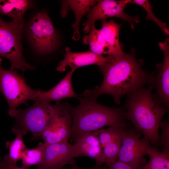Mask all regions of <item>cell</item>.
<instances>
[{
    "label": "cell",
    "instance_id": "cell-1",
    "mask_svg": "<svg viewBox=\"0 0 169 169\" xmlns=\"http://www.w3.org/2000/svg\"><path fill=\"white\" fill-rule=\"evenodd\" d=\"M104 78L100 86L93 89L96 97L108 94L112 96L115 102L119 104L121 98L143 87L146 84L154 85L155 74L143 69L142 64L136 59L135 49L128 54L111 59L100 67Z\"/></svg>",
    "mask_w": 169,
    "mask_h": 169
},
{
    "label": "cell",
    "instance_id": "cell-2",
    "mask_svg": "<svg viewBox=\"0 0 169 169\" xmlns=\"http://www.w3.org/2000/svg\"><path fill=\"white\" fill-rule=\"evenodd\" d=\"M80 96L79 105L71 108L72 125L69 138L71 142H75L87 132L125 122L126 114L123 108L98 103L93 89L86 90Z\"/></svg>",
    "mask_w": 169,
    "mask_h": 169
},
{
    "label": "cell",
    "instance_id": "cell-3",
    "mask_svg": "<svg viewBox=\"0 0 169 169\" xmlns=\"http://www.w3.org/2000/svg\"><path fill=\"white\" fill-rule=\"evenodd\" d=\"M154 88L150 84L148 88L143 87L127 95L123 109L126 110V118L144 135L143 138L156 146L160 140V124L168 109L154 99L152 93Z\"/></svg>",
    "mask_w": 169,
    "mask_h": 169
},
{
    "label": "cell",
    "instance_id": "cell-4",
    "mask_svg": "<svg viewBox=\"0 0 169 169\" xmlns=\"http://www.w3.org/2000/svg\"><path fill=\"white\" fill-rule=\"evenodd\" d=\"M24 20L7 22L0 17V58L11 63L10 69H19L24 72L36 68L29 64L23 55L21 40Z\"/></svg>",
    "mask_w": 169,
    "mask_h": 169
},
{
    "label": "cell",
    "instance_id": "cell-5",
    "mask_svg": "<svg viewBox=\"0 0 169 169\" xmlns=\"http://www.w3.org/2000/svg\"><path fill=\"white\" fill-rule=\"evenodd\" d=\"M2 61L0 58V93L3 95L8 102V115L14 118L20 105L29 100H35L37 90L32 89L23 76L16 71L3 69Z\"/></svg>",
    "mask_w": 169,
    "mask_h": 169
},
{
    "label": "cell",
    "instance_id": "cell-6",
    "mask_svg": "<svg viewBox=\"0 0 169 169\" xmlns=\"http://www.w3.org/2000/svg\"><path fill=\"white\" fill-rule=\"evenodd\" d=\"M51 105L36 100L26 109H17L12 132H21L25 135L30 131L32 134L31 141L41 138L49 119Z\"/></svg>",
    "mask_w": 169,
    "mask_h": 169
},
{
    "label": "cell",
    "instance_id": "cell-7",
    "mask_svg": "<svg viewBox=\"0 0 169 169\" xmlns=\"http://www.w3.org/2000/svg\"><path fill=\"white\" fill-rule=\"evenodd\" d=\"M72 106L60 101L52 105L48 121L41 136L47 144L68 142L72 125Z\"/></svg>",
    "mask_w": 169,
    "mask_h": 169
},
{
    "label": "cell",
    "instance_id": "cell-8",
    "mask_svg": "<svg viewBox=\"0 0 169 169\" xmlns=\"http://www.w3.org/2000/svg\"><path fill=\"white\" fill-rule=\"evenodd\" d=\"M29 39L35 49L41 54L53 52L58 45L56 31L48 15L37 13L31 19L28 28Z\"/></svg>",
    "mask_w": 169,
    "mask_h": 169
},
{
    "label": "cell",
    "instance_id": "cell-9",
    "mask_svg": "<svg viewBox=\"0 0 169 169\" xmlns=\"http://www.w3.org/2000/svg\"><path fill=\"white\" fill-rule=\"evenodd\" d=\"M130 1V0H97V3L89 11L87 21L83 23L84 32L89 33L96 21L105 20L112 17L119 18L128 22L132 29H134L135 23H139L140 20L138 16H131L124 12L125 9Z\"/></svg>",
    "mask_w": 169,
    "mask_h": 169
},
{
    "label": "cell",
    "instance_id": "cell-10",
    "mask_svg": "<svg viewBox=\"0 0 169 169\" xmlns=\"http://www.w3.org/2000/svg\"><path fill=\"white\" fill-rule=\"evenodd\" d=\"M133 129L125 130L121 137L118 160L139 169L144 166V156L147 155L144 140Z\"/></svg>",
    "mask_w": 169,
    "mask_h": 169
},
{
    "label": "cell",
    "instance_id": "cell-11",
    "mask_svg": "<svg viewBox=\"0 0 169 169\" xmlns=\"http://www.w3.org/2000/svg\"><path fill=\"white\" fill-rule=\"evenodd\" d=\"M159 45L163 51L164 58L163 62L156 66L157 71L153 85L156 91L153 97L157 103L167 108L169 104V38H166L163 42H159Z\"/></svg>",
    "mask_w": 169,
    "mask_h": 169
},
{
    "label": "cell",
    "instance_id": "cell-12",
    "mask_svg": "<svg viewBox=\"0 0 169 169\" xmlns=\"http://www.w3.org/2000/svg\"><path fill=\"white\" fill-rule=\"evenodd\" d=\"M74 158L73 145L68 142L47 145L43 161L36 169H63Z\"/></svg>",
    "mask_w": 169,
    "mask_h": 169
},
{
    "label": "cell",
    "instance_id": "cell-13",
    "mask_svg": "<svg viewBox=\"0 0 169 169\" xmlns=\"http://www.w3.org/2000/svg\"><path fill=\"white\" fill-rule=\"evenodd\" d=\"M65 50L66 54L64 55V58L57 67V70L59 72L64 71L68 66L74 71L79 67L89 65L95 64L100 67L112 58L109 55L104 57L91 51L73 52L68 47L66 48Z\"/></svg>",
    "mask_w": 169,
    "mask_h": 169
},
{
    "label": "cell",
    "instance_id": "cell-14",
    "mask_svg": "<svg viewBox=\"0 0 169 169\" xmlns=\"http://www.w3.org/2000/svg\"><path fill=\"white\" fill-rule=\"evenodd\" d=\"M73 145L75 158L86 156L94 159L96 164H100L102 156L103 148L96 131L84 134Z\"/></svg>",
    "mask_w": 169,
    "mask_h": 169
},
{
    "label": "cell",
    "instance_id": "cell-15",
    "mask_svg": "<svg viewBox=\"0 0 169 169\" xmlns=\"http://www.w3.org/2000/svg\"><path fill=\"white\" fill-rule=\"evenodd\" d=\"M74 71L70 69L65 77L56 86L50 90L44 91L37 90L36 93L35 100L50 103L53 101L56 102L68 98L79 99V95L76 94L73 89L72 78Z\"/></svg>",
    "mask_w": 169,
    "mask_h": 169
},
{
    "label": "cell",
    "instance_id": "cell-16",
    "mask_svg": "<svg viewBox=\"0 0 169 169\" xmlns=\"http://www.w3.org/2000/svg\"><path fill=\"white\" fill-rule=\"evenodd\" d=\"M102 26L99 29V33L107 44L109 55L113 59L122 56L125 53L119 40V34L121 24L116 23L113 20L108 22L101 21Z\"/></svg>",
    "mask_w": 169,
    "mask_h": 169
},
{
    "label": "cell",
    "instance_id": "cell-17",
    "mask_svg": "<svg viewBox=\"0 0 169 169\" xmlns=\"http://www.w3.org/2000/svg\"><path fill=\"white\" fill-rule=\"evenodd\" d=\"M60 14L63 17L66 16L68 10L71 9L75 15V22L72 25L74 29L72 37L74 40L80 38L79 25L82 16L88 13L91 6H94L97 0H66L62 1Z\"/></svg>",
    "mask_w": 169,
    "mask_h": 169
},
{
    "label": "cell",
    "instance_id": "cell-18",
    "mask_svg": "<svg viewBox=\"0 0 169 169\" xmlns=\"http://www.w3.org/2000/svg\"><path fill=\"white\" fill-rule=\"evenodd\" d=\"M32 1L27 0H0V14L13 20H23L25 12L33 6Z\"/></svg>",
    "mask_w": 169,
    "mask_h": 169
},
{
    "label": "cell",
    "instance_id": "cell-19",
    "mask_svg": "<svg viewBox=\"0 0 169 169\" xmlns=\"http://www.w3.org/2000/svg\"><path fill=\"white\" fill-rule=\"evenodd\" d=\"M149 162L139 169H169V151L160 152L150 145V142L143 138Z\"/></svg>",
    "mask_w": 169,
    "mask_h": 169
},
{
    "label": "cell",
    "instance_id": "cell-20",
    "mask_svg": "<svg viewBox=\"0 0 169 169\" xmlns=\"http://www.w3.org/2000/svg\"><path fill=\"white\" fill-rule=\"evenodd\" d=\"M83 41L84 44L90 45L92 52L102 55H109L108 46L100 35L99 29L96 28L95 24L92 25L90 33L84 36Z\"/></svg>",
    "mask_w": 169,
    "mask_h": 169
},
{
    "label": "cell",
    "instance_id": "cell-21",
    "mask_svg": "<svg viewBox=\"0 0 169 169\" xmlns=\"http://www.w3.org/2000/svg\"><path fill=\"white\" fill-rule=\"evenodd\" d=\"M15 133L16 136L13 141L6 142V147L9 150V153L4 156V159L16 165L21 160L23 152L27 148L23 140V134L19 132Z\"/></svg>",
    "mask_w": 169,
    "mask_h": 169
},
{
    "label": "cell",
    "instance_id": "cell-22",
    "mask_svg": "<svg viewBox=\"0 0 169 169\" xmlns=\"http://www.w3.org/2000/svg\"><path fill=\"white\" fill-rule=\"evenodd\" d=\"M47 144L45 142H40L34 148H28L23 151L22 158V167L28 169L31 166L40 164L44 158Z\"/></svg>",
    "mask_w": 169,
    "mask_h": 169
},
{
    "label": "cell",
    "instance_id": "cell-23",
    "mask_svg": "<svg viewBox=\"0 0 169 169\" xmlns=\"http://www.w3.org/2000/svg\"><path fill=\"white\" fill-rule=\"evenodd\" d=\"M126 122L109 126L106 129H101L96 131L102 148L109 142L121 136L126 130Z\"/></svg>",
    "mask_w": 169,
    "mask_h": 169
},
{
    "label": "cell",
    "instance_id": "cell-24",
    "mask_svg": "<svg viewBox=\"0 0 169 169\" xmlns=\"http://www.w3.org/2000/svg\"><path fill=\"white\" fill-rule=\"evenodd\" d=\"M122 135L112 141L103 147L100 164L105 163L109 166L117 160L118 157Z\"/></svg>",
    "mask_w": 169,
    "mask_h": 169
},
{
    "label": "cell",
    "instance_id": "cell-25",
    "mask_svg": "<svg viewBox=\"0 0 169 169\" xmlns=\"http://www.w3.org/2000/svg\"><path fill=\"white\" fill-rule=\"evenodd\" d=\"M130 3L137 4L143 8L147 13L146 19H150L155 23L165 34L169 36V30L167 27L166 23L161 21L155 15L152 9L153 7L148 0H130Z\"/></svg>",
    "mask_w": 169,
    "mask_h": 169
},
{
    "label": "cell",
    "instance_id": "cell-26",
    "mask_svg": "<svg viewBox=\"0 0 169 169\" xmlns=\"http://www.w3.org/2000/svg\"><path fill=\"white\" fill-rule=\"evenodd\" d=\"M160 127L162 129L161 138L160 142L162 145L163 150L169 151V124L167 120L161 121Z\"/></svg>",
    "mask_w": 169,
    "mask_h": 169
},
{
    "label": "cell",
    "instance_id": "cell-27",
    "mask_svg": "<svg viewBox=\"0 0 169 169\" xmlns=\"http://www.w3.org/2000/svg\"><path fill=\"white\" fill-rule=\"evenodd\" d=\"M108 167L107 169H136L133 166L119 160H116Z\"/></svg>",
    "mask_w": 169,
    "mask_h": 169
},
{
    "label": "cell",
    "instance_id": "cell-28",
    "mask_svg": "<svg viewBox=\"0 0 169 169\" xmlns=\"http://www.w3.org/2000/svg\"><path fill=\"white\" fill-rule=\"evenodd\" d=\"M0 169H28L18 167L7 160L3 159L0 161Z\"/></svg>",
    "mask_w": 169,
    "mask_h": 169
},
{
    "label": "cell",
    "instance_id": "cell-29",
    "mask_svg": "<svg viewBox=\"0 0 169 169\" xmlns=\"http://www.w3.org/2000/svg\"><path fill=\"white\" fill-rule=\"evenodd\" d=\"M71 169H93L92 167L88 168H80L76 164L74 160L71 163Z\"/></svg>",
    "mask_w": 169,
    "mask_h": 169
},
{
    "label": "cell",
    "instance_id": "cell-30",
    "mask_svg": "<svg viewBox=\"0 0 169 169\" xmlns=\"http://www.w3.org/2000/svg\"><path fill=\"white\" fill-rule=\"evenodd\" d=\"M101 164H96L95 166L92 167L93 169H107V166H102Z\"/></svg>",
    "mask_w": 169,
    "mask_h": 169
},
{
    "label": "cell",
    "instance_id": "cell-31",
    "mask_svg": "<svg viewBox=\"0 0 169 169\" xmlns=\"http://www.w3.org/2000/svg\"><path fill=\"white\" fill-rule=\"evenodd\" d=\"M2 160V158L0 157V161Z\"/></svg>",
    "mask_w": 169,
    "mask_h": 169
}]
</instances>
